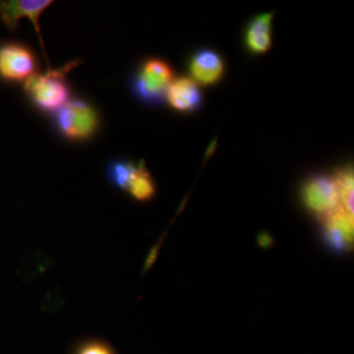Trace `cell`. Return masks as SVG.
<instances>
[{"label":"cell","mask_w":354,"mask_h":354,"mask_svg":"<svg viewBox=\"0 0 354 354\" xmlns=\"http://www.w3.org/2000/svg\"><path fill=\"white\" fill-rule=\"evenodd\" d=\"M127 191L139 202L150 201L155 196V183L143 162L137 165L136 172L128 186Z\"/></svg>","instance_id":"cell-11"},{"label":"cell","mask_w":354,"mask_h":354,"mask_svg":"<svg viewBox=\"0 0 354 354\" xmlns=\"http://www.w3.org/2000/svg\"><path fill=\"white\" fill-rule=\"evenodd\" d=\"M53 2L50 0H8L0 1V20L9 31L17 29L20 20L28 18L34 25L35 30L44 48L39 29V16Z\"/></svg>","instance_id":"cell-7"},{"label":"cell","mask_w":354,"mask_h":354,"mask_svg":"<svg viewBox=\"0 0 354 354\" xmlns=\"http://www.w3.org/2000/svg\"><path fill=\"white\" fill-rule=\"evenodd\" d=\"M38 57L27 44L8 41L0 44V79L9 83L25 82L38 73Z\"/></svg>","instance_id":"cell-4"},{"label":"cell","mask_w":354,"mask_h":354,"mask_svg":"<svg viewBox=\"0 0 354 354\" xmlns=\"http://www.w3.org/2000/svg\"><path fill=\"white\" fill-rule=\"evenodd\" d=\"M160 243H158L153 250L151 251L150 255H149L148 259L146 261L145 270H148L155 262L156 258H157L158 249H160Z\"/></svg>","instance_id":"cell-16"},{"label":"cell","mask_w":354,"mask_h":354,"mask_svg":"<svg viewBox=\"0 0 354 354\" xmlns=\"http://www.w3.org/2000/svg\"><path fill=\"white\" fill-rule=\"evenodd\" d=\"M136 164L124 160H113L106 165V176L115 187L127 190L137 169Z\"/></svg>","instance_id":"cell-13"},{"label":"cell","mask_w":354,"mask_h":354,"mask_svg":"<svg viewBox=\"0 0 354 354\" xmlns=\"http://www.w3.org/2000/svg\"><path fill=\"white\" fill-rule=\"evenodd\" d=\"M272 18L274 13H262L248 23L244 32V44L249 53L263 55L272 48Z\"/></svg>","instance_id":"cell-10"},{"label":"cell","mask_w":354,"mask_h":354,"mask_svg":"<svg viewBox=\"0 0 354 354\" xmlns=\"http://www.w3.org/2000/svg\"><path fill=\"white\" fill-rule=\"evenodd\" d=\"M301 195L304 206L320 218L339 207V192L333 176L318 174L310 177L305 181Z\"/></svg>","instance_id":"cell-5"},{"label":"cell","mask_w":354,"mask_h":354,"mask_svg":"<svg viewBox=\"0 0 354 354\" xmlns=\"http://www.w3.org/2000/svg\"><path fill=\"white\" fill-rule=\"evenodd\" d=\"M203 100L204 97L200 86L186 76L174 78L165 95V102L169 106L181 113L198 111L202 106Z\"/></svg>","instance_id":"cell-9"},{"label":"cell","mask_w":354,"mask_h":354,"mask_svg":"<svg viewBox=\"0 0 354 354\" xmlns=\"http://www.w3.org/2000/svg\"><path fill=\"white\" fill-rule=\"evenodd\" d=\"M324 239L337 252L351 250L353 246L354 218L341 206L320 218Z\"/></svg>","instance_id":"cell-6"},{"label":"cell","mask_w":354,"mask_h":354,"mask_svg":"<svg viewBox=\"0 0 354 354\" xmlns=\"http://www.w3.org/2000/svg\"><path fill=\"white\" fill-rule=\"evenodd\" d=\"M191 79L199 86H213L221 82L225 73V64L218 51L200 48L188 62Z\"/></svg>","instance_id":"cell-8"},{"label":"cell","mask_w":354,"mask_h":354,"mask_svg":"<svg viewBox=\"0 0 354 354\" xmlns=\"http://www.w3.org/2000/svg\"><path fill=\"white\" fill-rule=\"evenodd\" d=\"M76 66L75 62L46 73L35 74L24 82L26 94L34 106L46 113H57L69 101L70 91L65 74Z\"/></svg>","instance_id":"cell-2"},{"label":"cell","mask_w":354,"mask_h":354,"mask_svg":"<svg viewBox=\"0 0 354 354\" xmlns=\"http://www.w3.org/2000/svg\"><path fill=\"white\" fill-rule=\"evenodd\" d=\"M58 132L71 141L92 138L99 129V114L83 100H69L55 113Z\"/></svg>","instance_id":"cell-3"},{"label":"cell","mask_w":354,"mask_h":354,"mask_svg":"<svg viewBox=\"0 0 354 354\" xmlns=\"http://www.w3.org/2000/svg\"><path fill=\"white\" fill-rule=\"evenodd\" d=\"M174 77L171 65L158 57L143 60L133 72L129 87L138 101L148 106H158L165 101Z\"/></svg>","instance_id":"cell-1"},{"label":"cell","mask_w":354,"mask_h":354,"mask_svg":"<svg viewBox=\"0 0 354 354\" xmlns=\"http://www.w3.org/2000/svg\"><path fill=\"white\" fill-rule=\"evenodd\" d=\"M78 354H113L111 349L101 342H88L83 346Z\"/></svg>","instance_id":"cell-14"},{"label":"cell","mask_w":354,"mask_h":354,"mask_svg":"<svg viewBox=\"0 0 354 354\" xmlns=\"http://www.w3.org/2000/svg\"><path fill=\"white\" fill-rule=\"evenodd\" d=\"M337 192H339V206L348 213L353 215L354 176L353 169L351 165L335 171L334 176Z\"/></svg>","instance_id":"cell-12"},{"label":"cell","mask_w":354,"mask_h":354,"mask_svg":"<svg viewBox=\"0 0 354 354\" xmlns=\"http://www.w3.org/2000/svg\"><path fill=\"white\" fill-rule=\"evenodd\" d=\"M258 244L263 248H269L274 243V239L269 234H261L257 237Z\"/></svg>","instance_id":"cell-15"}]
</instances>
